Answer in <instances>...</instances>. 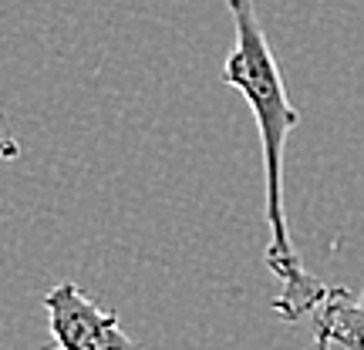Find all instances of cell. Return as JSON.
<instances>
[{"label":"cell","instance_id":"6da1fadb","mask_svg":"<svg viewBox=\"0 0 364 350\" xmlns=\"http://www.w3.org/2000/svg\"><path fill=\"white\" fill-rule=\"evenodd\" d=\"M233 13V51L223 65V81L243 94V102L253 111L257 131L263 148V175H267V270L280 280V297L273 300V313L284 317L287 324H297L300 317L317 313L324 303L327 286L314 280L304 270L297 246L290 239L284 209V148L290 131L300 125V111L287 94V81L280 75V65L273 58V48L260 27L253 0H226Z\"/></svg>","mask_w":364,"mask_h":350},{"label":"cell","instance_id":"7a4b0ae2","mask_svg":"<svg viewBox=\"0 0 364 350\" xmlns=\"http://www.w3.org/2000/svg\"><path fill=\"white\" fill-rule=\"evenodd\" d=\"M48 334L58 350H142L112 310H102L78 283H58L44 293Z\"/></svg>","mask_w":364,"mask_h":350},{"label":"cell","instance_id":"3957f363","mask_svg":"<svg viewBox=\"0 0 364 350\" xmlns=\"http://www.w3.org/2000/svg\"><path fill=\"white\" fill-rule=\"evenodd\" d=\"M314 350H364V290L354 297L344 286H327L314 317Z\"/></svg>","mask_w":364,"mask_h":350},{"label":"cell","instance_id":"277c9868","mask_svg":"<svg viewBox=\"0 0 364 350\" xmlns=\"http://www.w3.org/2000/svg\"><path fill=\"white\" fill-rule=\"evenodd\" d=\"M17 155H21V142H17L14 135H7V131H0V158H4V162H14Z\"/></svg>","mask_w":364,"mask_h":350}]
</instances>
